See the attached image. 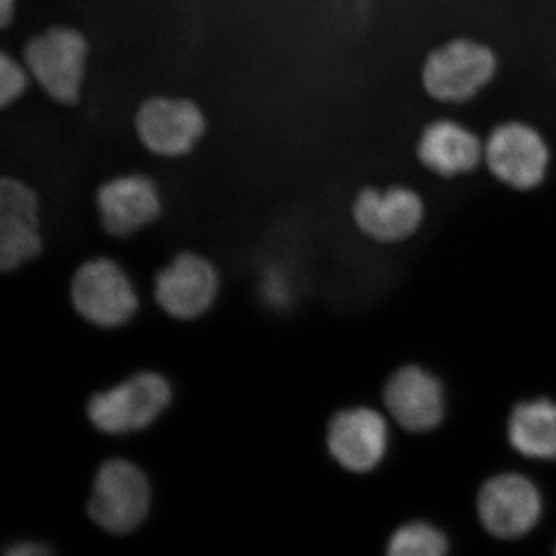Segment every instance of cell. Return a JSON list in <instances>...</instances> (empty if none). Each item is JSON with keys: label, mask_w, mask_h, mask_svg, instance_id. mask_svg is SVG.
<instances>
[{"label": "cell", "mask_w": 556, "mask_h": 556, "mask_svg": "<svg viewBox=\"0 0 556 556\" xmlns=\"http://www.w3.org/2000/svg\"><path fill=\"white\" fill-rule=\"evenodd\" d=\"M20 56L33 84L54 104L75 108L83 100L90 42L78 27L50 25L25 40Z\"/></svg>", "instance_id": "cell-1"}, {"label": "cell", "mask_w": 556, "mask_h": 556, "mask_svg": "<svg viewBox=\"0 0 556 556\" xmlns=\"http://www.w3.org/2000/svg\"><path fill=\"white\" fill-rule=\"evenodd\" d=\"M500 58L489 43L467 36L441 43L427 54L420 84L431 101L463 105L478 98L495 80Z\"/></svg>", "instance_id": "cell-2"}, {"label": "cell", "mask_w": 556, "mask_h": 556, "mask_svg": "<svg viewBox=\"0 0 556 556\" xmlns=\"http://www.w3.org/2000/svg\"><path fill=\"white\" fill-rule=\"evenodd\" d=\"M328 448L346 470L365 473L378 467L388 447L387 420L376 409H343L328 426Z\"/></svg>", "instance_id": "cell-12"}, {"label": "cell", "mask_w": 556, "mask_h": 556, "mask_svg": "<svg viewBox=\"0 0 556 556\" xmlns=\"http://www.w3.org/2000/svg\"><path fill=\"white\" fill-rule=\"evenodd\" d=\"M447 541L426 522H409L391 536L388 556H445Z\"/></svg>", "instance_id": "cell-17"}, {"label": "cell", "mask_w": 556, "mask_h": 556, "mask_svg": "<svg viewBox=\"0 0 556 556\" xmlns=\"http://www.w3.org/2000/svg\"><path fill=\"white\" fill-rule=\"evenodd\" d=\"M17 3H20V0H0V27L3 30L14 24L17 14Z\"/></svg>", "instance_id": "cell-20"}, {"label": "cell", "mask_w": 556, "mask_h": 556, "mask_svg": "<svg viewBox=\"0 0 556 556\" xmlns=\"http://www.w3.org/2000/svg\"><path fill=\"white\" fill-rule=\"evenodd\" d=\"M551 161L547 139L526 121L496 124L484 139L486 169L497 181L519 192L543 185Z\"/></svg>", "instance_id": "cell-5"}, {"label": "cell", "mask_w": 556, "mask_h": 556, "mask_svg": "<svg viewBox=\"0 0 556 556\" xmlns=\"http://www.w3.org/2000/svg\"><path fill=\"white\" fill-rule=\"evenodd\" d=\"M416 155L431 174L455 178L471 174L484 163V141L459 121L438 118L420 131Z\"/></svg>", "instance_id": "cell-15"}, {"label": "cell", "mask_w": 556, "mask_h": 556, "mask_svg": "<svg viewBox=\"0 0 556 556\" xmlns=\"http://www.w3.org/2000/svg\"><path fill=\"white\" fill-rule=\"evenodd\" d=\"M508 441L522 456L556 459V402L547 397L526 401L511 409Z\"/></svg>", "instance_id": "cell-16"}, {"label": "cell", "mask_w": 556, "mask_h": 556, "mask_svg": "<svg viewBox=\"0 0 556 556\" xmlns=\"http://www.w3.org/2000/svg\"><path fill=\"white\" fill-rule=\"evenodd\" d=\"M135 131L142 148L153 155L182 159L206 135V113L192 98L153 94L138 105Z\"/></svg>", "instance_id": "cell-4"}, {"label": "cell", "mask_w": 556, "mask_h": 556, "mask_svg": "<svg viewBox=\"0 0 556 556\" xmlns=\"http://www.w3.org/2000/svg\"><path fill=\"white\" fill-rule=\"evenodd\" d=\"M479 517L497 538H518L529 532L541 514L536 486L521 475L490 479L479 493Z\"/></svg>", "instance_id": "cell-13"}, {"label": "cell", "mask_w": 556, "mask_h": 556, "mask_svg": "<svg viewBox=\"0 0 556 556\" xmlns=\"http://www.w3.org/2000/svg\"><path fill=\"white\" fill-rule=\"evenodd\" d=\"M172 402L169 382L153 371H141L90 397L87 416L98 430L127 434L155 422Z\"/></svg>", "instance_id": "cell-3"}, {"label": "cell", "mask_w": 556, "mask_h": 556, "mask_svg": "<svg viewBox=\"0 0 556 556\" xmlns=\"http://www.w3.org/2000/svg\"><path fill=\"white\" fill-rule=\"evenodd\" d=\"M3 556H53L49 547L39 543H16L7 548Z\"/></svg>", "instance_id": "cell-19"}, {"label": "cell", "mask_w": 556, "mask_h": 556, "mask_svg": "<svg viewBox=\"0 0 556 556\" xmlns=\"http://www.w3.org/2000/svg\"><path fill=\"white\" fill-rule=\"evenodd\" d=\"M426 207L415 190L393 186L367 188L353 204L354 223L362 233L379 243L407 240L422 225Z\"/></svg>", "instance_id": "cell-10"}, {"label": "cell", "mask_w": 556, "mask_h": 556, "mask_svg": "<svg viewBox=\"0 0 556 556\" xmlns=\"http://www.w3.org/2000/svg\"><path fill=\"white\" fill-rule=\"evenodd\" d=\"M70 295L76 313L94 327H123L138 311V295L129 276L110 258H93L80 265Z\"/></svg>", "instance_id": "cell-6"}, {"label": "cell", "mask_w": 556, "mask_h": 556, "mask_svg": "<svg viewBox=\"0 0 556 556\" xmlns=\"http://www.w3.org/2000/svg\"><path fill=\"white\" fill-rule=\"evenodd\" d=\"M219 277L208 260L185 252L172 260L155 278L160 308L178 320H195L214 305Z\"/></svg>", "instance_id": "cell-8"}, {"label": "cell", "mask_w": 556, "mask_h": 556, "mask_svg": "<svg viewBox=\"0 0 556 556\" xmlns=\"http://www.w3.org/2000/svg\"><path fill=\"white\" fill-rule=\"evenodd\" d=\"M98 208L105 232L129 237L155 222L163 211L155 181L144 174L121 175L98 190Z\"/></svg>", "instance_id": "cell-14"}, {"label": "cell", "mask_w": 556, "mask_h": 556, "mask_svg": "<svg viewBox=\"0 0 556 556\" xmlns=\"http://www.w3.org/2000/svg\"><path fill=\"white\" fill-rule=\"evenodd\" d=\"M391 417L413 433L433 430L444 419V387L437 376L417 365L399 368L383 390Z\"/></svg>", "instance_id": "cell-11"}, {"label": "cell", "mask_w": 556, "mask_h": 556, "mask_svg": "<svg viewBox=\"0 0 556 556\" xmlns=\"http://www.w3.org/2000/svg\"><path fill=\"white\" fill-rule=\"evenodd\" d=\"M33 86L30 72L25 67L21 56H14L9 51L0 54V105L2 109L13 108L24 100Z\"/></svg>", "instance_id": "cell-18"}, {"label": "cell", "mask_w": 556, "mask_h": 556, "mask_svg": "<svg viewBox=\"0 0 556 556\" xmlns=\"http://www.w3.org/2000/svg\"><path fill=\"white\" fill-rule=\"evenodd\" d=\"M42 251L39 199L21 179L0 181V268L13 270L38 257Z\"/></svg>", "instance_id": "cell-9"}, {"label": "cell", "mask_w": 556, "mask_h": 556, "mask_svg": "<svg viewBox=\"0 0 556 556\" xmlns=\"http://www.w3.org/2000/svg\"><path fill=\"white\" fill-rule=\"evenodd\" d=\"M150 506L148 478L129 460L110 459L94 478L90 517L108 532L129 533L137 529Z\"/></svg>", "instance_id": "cell-7"}]
</instances>
